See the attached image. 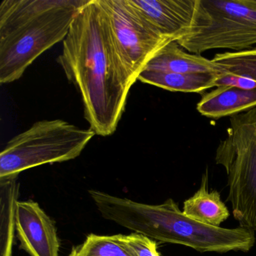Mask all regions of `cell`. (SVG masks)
Segmentation results:
<instances>
[{
	"mask_svg": "<svg viewBox=\"0 0 256 256\" xmlns=\"http://www.w3.org/2000/svg\"><path fill=\"white\" fill-rule=\"evenodd\" d=\"M176 42L198 55L246 50L256 44V0H196L191 26Z\"/></svg>",
	"mask_w": 256,
	"mask_h": 256,
	"instance_id": "obj_5",
	"label": "cell"
},
{
	"mask_svg": "<svg viewBox=\"0 0 256 256\" xmlns=\"http://www.w3.org/2000/svg\"><path fill=\"white\" fill-rule=\"evenodd\" d=\"M16 232L22 248L30 256H59L60 241L54 223L36 202H18Z\"/></svg>",
	"mask_w": 256,
	"mask_h": 256,
	"instance_id": "obj_8",
	"label": "cell"
},
{
	"mask_svg": "<svg viewBox=\"0 0 256 256\" xmlns=\"http://www.w3.org/2000/svg\"><path fill=\"white\" fill-rule=\"evenodd\" d=\"M89 194L104 218L150 239L185 246L200 252H248L256 244L253 230L202 224L186 216L172 198L150 205L98 190H90Z\"/></svg>",
	"mask_w": 256,
	"mask_h": 256,
	"instance_id": "obj_2",
	"label": "cell"
},
{
	"mask_svg": "<svg viewBox=\"0 0 256 256\" xmlns=\"http://www.w3.org/2000/svg\"><path fill=\"white\" fill-rule=\"evenodd\" d=\"M212 60L220 68L215 86L256 89V49L217 54Z\"/></svg>",
	"mask_w": 256,
	"mask_h": 256,
	"instance_id": "obj_12",
	"label": "cell"
},
{
	"mask_svg": "<svg viewBox=\"0 0 256 256\" xmlns=\"http://www.w3.org/2000/svg\"><path fill=\"white\" fill-rule=\"evenodd\" d=\"M161 36L176 41L191 26L196 0H128Z\"/></svg>",
	"mask_w": 256,
	"mask_h": 256,
	"instance_id": "obj_9",
	"label": "cell"
},
{
	"mask_svg": "<svg viewBox=\"0 0 256 256\" xmlns=\"http://www.w3.org/2000/svg\"><path fill=\"white\" fill-rule=\"evenodd\" d=\"M107 18L116 52L136 83L148 61L170 42L157 34L128 0H98Z\"/></svg>",
	"mask_w": 256,
	"mask_h": 256,
	"instance_id": "obj_7",
	"label": "cell"
},
{
	"mask_svg": "<svg viewBox=\"0 0 256 256\" xmlns=\"http://www.w3.org/2000/svg\"><path fill=\"white\" fill-rule=\"evenodd\" d=\"M256 107V89L245 90L232 86H217L203 96L197 110L206 118L234 116Z\"/></svg>",
	"mask_w": 256,
	"mask_h": 256,
	"instance_id": "obj_10",
	"label": "cell"
},
{
	"mask_svg": "<svg viewBox=\"0 0 256 256\" xmlns=\"http://www.w3.org/2000/svg\"><path fill=\"white\" fill-rule=\"evenodd\" d=\"M182 212L187 216L202 224L221 227L229 216L228 209L216 190L208 191V172L202 176L198 190L184 203Z\"/></svg>",
	"mask_w": 256,
	"mask_h": 256,
	"instance_id": "obj_13",
	"label": "cell"
},
{
	"mask_svg": "<svg viewBox=\"0 0 256 256\" xmlns=\"http://www.w3.org/2000/svg\"><path fill=\"white\" fill-rule=\"evenodd\" d=\"M82 96L84 118L98 136L114 134L134 82L120 59L98 0L79 11L56 59Z\"/></svg>",
	"mask_w": 256,
	"mask_h": 256,
	"instance_id": "obj_1",
	"label": "cell"
},
{
	"mask_svg": "<svg viewBox=\"0 0 256 256\" xmlns=\"http://www.w3.org/2000/svg\"><path fill=\"white\" fill-rule=\"evenodd\" d=\"M68 256H137L124 240V235L90 234L73 248Z\"/></svg>",
	"mask_w": 256,
	"mask_h": 256,
	"instance_id": "obj_16",
	"label": "cell"
},
{
	"mask_svg": "<svg viewBox=\"0 0 256 256\" xmlns=\"http://www.w3.org/2000/svg\"><path fill=\"white\" fill-rule=\"evenodd\" d=\"M124 240L137 256H160L156 242L144 235L134 232L124 235Z\"/></svg>",
	"mask_w": 256,
	"mask_h": 256,
	"instance_id": "obj_17",
	"label": "cell"
},
{
	"mask_svg": "<svg viewBox=\"0 0 256 256\" xmlns=\"http://www.w3.org/2000/svg\"><path fill=\"white\" fill-rule=\"evenodd\" d=\"M96 133L62 120H41L12 138L0 154V180L17 178L22 172L80 155Z\"/></svg>",
	"mask_w": 256,
	"mask_h": 256,
	"instance_id": "obj_4",
	"label": "cell"
},
{
	"mask_svg": "<svg viewBox=\"0 0 256 256\" xmlns=\"http://www.w3.org/2000/svg\"><path fill=\"white\" fill-rule=\"evenodd\" d=\"M19 186L18 178L0 180V256H12Z\"/></svg>",
	"mask_w": 256,
	"mask_h": 256,
	"instance_id": "obj_15",
	"label": "cell"
},
{
	"mask_svg": "<svg viewBox=\"0 0 256 256\" xmlns=\"http://www.w3.org/2000/svg\"><path fill=\"white\" fill-rule=\"evenodd\" d=\"M218 77V73H174L143 70L137 80L172 92H202L214 88Z\"/></svg>",
	"mask_w": 256,
	"mask_h": 256,
	"instance_id": "obj_14",
	"label": "cell"
},
{
	"mask_svg": "<svg viewBox=\"0 0 256 256\" xmlns=\"http://www.w3.org/2000/svg\"><path fill=\"white\" fill-rule=\"evenodd\" d=\"M215 160L226 169L228 199L240 227L256 232V107L230 118Z\"/></svg>",
	"mask_w": 256,
	"mask_h": 256,
	"instance_id": "obj_6",
	"label": "cell"
},
{
	"mask_svg": "<svg viewBox=\"0 0 256 256\" xmlns=\"http://www.w3.org/2000/svg\"><path fill=\"white\" fill-rule=\"evenodd\" d=\"M89 0H2L0 84L18 80L44 52L64 40Z\"/></svg>",
	"mask_w": 256,
	"mask_h": 256,
	"instance_id": "obj_3",
	"label": "cell"
},
{
	"mask_svg": "<svg viewBox=\"0 0 256 256\" xmlns=\"http://www.w3.org/2000/svg\"><path fill=\"white\" fill-rule=\"evenodd\" d=\"M144 70L174 73H218L220 68L202 55L186 53L176 41L162 47L148 61Z\"/></svg>",
	"mask_w": 256,
	"mask_h": 256,
	"instance_id": "obj_11",
	"label": "cell"
}]
</instances>
